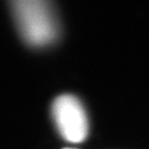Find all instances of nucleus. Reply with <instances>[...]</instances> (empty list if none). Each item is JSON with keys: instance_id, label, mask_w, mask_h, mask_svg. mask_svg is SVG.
<instances>
[{"instance_id": "1", "label": "nucleus", "mask_w": 149, "mask_h": 149, "mask_svg": "<svg viewBox=\"0 0 149 149\" xmlns=\"http://www.w3.org/2000/svg\"><path fill=\"white\" fill-rule=\"evenodd\" d=\"M12 10L22 36L33 45H44L56 37V23L50 3L41 0H18Z\"/></svg>"}, {"instance_id": "2", "label": "nucleus", "mask_w": 149, "mask_h": 149, "mask_svg": "<svg viewBox=\"0 0 149 149\" xmlns=\"http://www.w3.org/2000/svg\"><path fill=\"white\" fill-rule=\"evenodd\" d=\"M53 118L59 132L71 143H81L87 135V117L81 102L72 95H61L53 103Z\"/></svg>"}]
</instances>
